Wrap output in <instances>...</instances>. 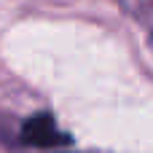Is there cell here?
Segmentation results:
<instances>
[{
	"instance_id": "obj_1",
	"label": "cell",
	"mask_w": 153,
	"mask_h": 153,
	"mask_svg": "<svg viewBox=\"0 0 153 153\" xmlns=\"http://www.w3.org/2000/svg\"><path fill=\"white\" fill-rule=\"evenodd\" d=\"M22 143L32 148H54V145H67L70 134L59 129L51 113H35L22 124Z\"/></svg>"
}]
</instances>
